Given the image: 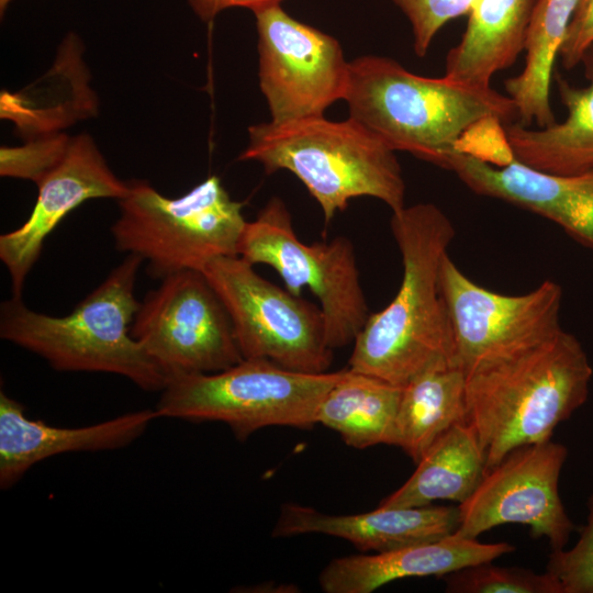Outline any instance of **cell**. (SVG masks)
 Returning <instances> with one entry per match:
<instances>
[{
  "mask_svg": "<svg viewBox=\"0 0 593 593\" xmlns=\"http://www.w3.org/2000/svg\"><path fill=\"white\" fill-rule=\"evenodd\" d=\"M390 226L402 258L401 283L392 301L369 315L353 343L348 368L404 387L428 369L456 365L439 284L455 228L432 203L392 212Z\"/></svg>",
  "mask_w": 593,
  "mask_h": 593,
  "instance_id": "cell-1",
  "label": "cell"
},
{
  "mask_svg": "<svg viewBox=\"0 0 593 593\" xmlns=\"http://www.w3.org/2000/svg\"><path fill=\"white\" fill-rule=\"evenodd\" d=\"M592 376L581 343L562 328L467 373V421L484 450L485 471L517 447L550 440L586 402Z\"/></svg>",
  "mask_w": 593,
  "mask_h": 593,
  "instance_id": "cell-2",
  "label": "cell"
},
{
  "mask_svg": "<svg viewBox=\"0 0 593 593\" xmlns=\"http://www.w3.org/2000/svg\"><path fill=\"white\" fill-rule=\"evenodd\" d=\"M344 100L349 116L392 150L439 167L477 123L495 119L506 125L517 116L512 99L492 87L418 76L392 58L376 55L349 63Z\"/></svg>",
  "mask_w": 593,
  "mask_h": 593,
  "instance_id": "cell-3",
  "label": "cell"
},
{
  "mask_svg": "<svg viewBox=\"0 0 593 593\" xmlns=\"http://www.w3.org/2000/svg\"><path fill=\"white\" fill-rule=\"evenodd\" d=\"M142 261L128 254L65 316L35 312L22 298L11 296L0 309L1 338L58 371L113 373L145 391H161L166 374L131 335L139 307L134 287Z\"/></svg>",
  "mask_w": 593,
  "mask_h": 593,
  "instance_id": "cell-4",
  "label": "cell"
},
{
  "mask_svg": "<svg viewBox=\"0 0 593 593\" xmlns=\"http://www.w3.org/2000/svg\"><path fill=\"white\" fill-rule=\"evenodd\" d=\"M240 160H255L267 174L292 172L320 204L324 220L358 197L384 202L392 212L405 206V182L395 152L353 118L324 115L248 127Z\"/></svg>",
  "mask_w": 593,
  "mask_h": 593,
  "instance_id": "cell-5",
  "label": "cell"
},
{
  "mask_svg": "<svg viewBox=\"0 0 593 593\" xmlns=\"http://www.w3.org/2000/svg\"><path fill=\"white\" fill-rule=\"evenodd\" d=\"M111 227L118 250L142 257L153 278L203 269L222 257L239 256L247 221L217 176L179 198H167L145 181L127 182Z\"/></svg>",
  "mask_w": 593,
  "mask_h": 593,
  "instance_id": "cell-6",
  "label": "cell"
},
{
  "mask_svg": "<svg viewBox=\"0 0 593 593\" xmlns=\"http://www.w3.org/2000/svg\"><path fill=\"white\" fill-rule=\"evenodd\" d=\"M342 373H305L268 359L243 358L217 372L168 379L155 411L158 417L224 423L239 440L268 426L310 429Z\"/></svg>",
  "mask_w": 593,
  "mask_h": 593,
  "instance_id": "cell-7",
  "label": "cell"
},
{
  "mask_svg": "<svg viewBox=\"0 0 593 593\" xmlns=\"http://www.w3.org/2000/svg\"><path fill=\"white\" fill-rule=\"evenodd\" d=\"M238 255L253 265L271 267L291 293L301 296L303 289L313 293L333 350L354 343L370 313L354 246L347 237L302 242L284 202L273 197L255 220L247 221Z\"/></svg>",
  "mask_w": 593,
  "mask_h": 593,
  "instance_id": "cell-8",
  "label": "cell"
},
{
  "mask_svg": "<svg viewBox=\"0 0 593 593\" xmlns=\"http://www.w3.org/2000/svg\"><path fill=\"white\" fill-rule=\"evenodd\" d=\"M202 272L228 312L243 358L327 372L333 349L320 306L266 280L240 256L217 258Z\"/></svg>",
  "mask_w": 593,
  "mask_h": 593,
  "instance_id": "cell-9",
  "label": "cell"
},
{
  "mask_svg": "<svg viewBox=\"0 0 593 593\" xmlns=\"http://www.w3.org/2000/svg\"><path fill=\"white\" fill-rule=\"evenodd\" d=\"M139 302L131 335L168 379L227 369L243 359L228 312L203 272L160 279Z\"/></svg>",
  "mask_w": 593,
  "mask_h": 593,
  "instance_id": "cell-10",
  "label": "cell"
},
{
  "mask_svg": "<svg viewBox=\"0 0 593 593\" xmlns=\"http://www.w3.org/2000/svg\"><path fill=\"white\" fill-rule=\"evenodd\" d=\"M439 284L451 325L455 361L465 374L533 347L561 329L562 289L552 280L524 294H502L472 281L447 254Z\"/></svg>",
  "mask_w": 593,
  "mask_h": 593,
  "instance_id": "cell-11",
  "label": "cell"
},
{
  "mask_svg": "<svg viewBox=\"0 0 593 593\" xmlns=\"http://www.w3.org/2000/svg\"><path fill=\"white\" fill-rule=\"evenodd\" d=\"M258 33V78L272 122L324 115L344 100L349 63L333 36L272 3L251 10Z\"/></svg>",
  "mask_w": 593,
  "mask_h": 593,
  "instance_id": "cell-12",
  "label": "cell"
},
{
  "mask_svg": "<svg viewBox=\"0 0 593 593\" xmlns=\"http://www.w3.org/2000/svg\"><path fill=\"white\" fill-rule=\"evenodd\" d=\"M568 448L552 439L511 450L486 470L468 500L458 505L457 532L468 538L505 524L529 527L551 551L566 548L575 526L559 494Z\"/></svg>",
  "mask_w": 593,
  "mask_h": 593,
  "instance_id": "cell-13",
  "label": "cell"
},
{
  "mask_svg": "<svg viewBox=\"0 0 593 593\" xmlns=\"http://www.w3.org/2000/svg\"><path fill=\"white\" fill-rule=\"evenodd\" d=\"M36 184L38 194L29 219L0 236V259L10 275L14 298H22L25 278L45 239L70 211L91 199L119 200L128 188L113 174L87 134L69 138L60 159Z\"/></svg>",
  "mask_w": 593,
  "mask_h": 593,
  "instance_id": "cell-14",
  "label": "cell"
},
{
  "mask_svg": "<svg viewBox=\"0 0 593 593\" xmlns=\"http://www.w3.org/2000/svg\"><path fill=\"white\" fill-rule=\"evenodd\" d=\"M443 168L473 192L537 213L593 248V170L556 175L515 158L499 166L458 149L448 155Z\"/></svg>",
  "mask_w": 593,
  "mask_h": 593,
  "instance_id": "cell-15",
  "label": "cell"
},
{
  "mask_svg": "<svg viewBox=\"0 0 593 593\" xmlns=\"http://www.w3.org/2000/svg\"><path fill=\"white\" fill-rule=\"evenodd\" d=\"M156 418V411L147 409L92 425L56 427L29 418L24 405L1 391L0 486L12 488L33 466L57 455L126 447Z\"/></svg>",
  "mask_w": 593,
  "mask_h": 593,
  "instance_id": "cell-16",
  "label": "cell"
},
{
  "mask_svg": "<svg viewBox=\"0 0 593 593\" xmlns=\"http://www.w3.org/2000/svg\"><path fill=\"white\" fill-rule=\"evenodd\" d=\"M458 506L382 507L361 514L331 515L295 503L281 506L273 537L323 534L350 541L361 551L385 552L457 532Z\"/></svg>",
  "mask_w": 593,
  "mask_h": 593,
  "instance_id": "cell-17",
  "label": "cell"
},
{
  "mask_svg": "<svg viewBox=\"0 0 593 593\" xmlns=\"http://www.w3.org/2000/svg\"><path fill=\"white\" fill-rule=\"evenodd\" d=\"M515 549L510 542L484 544L455 532L391 551L336 558L321 571L318 583L326 593H370L406 578H441L471 564L493 561Z\"/></svg>",
  "mask_w": 593,
  "mask_h": 593,
  "instance_id": "cell-18",
  "label": "cell"
},
{
  "mask_svg": "<svg viewBox=\"0 0 593 593\" xmlns=\"http://www.w3.org/2000/svg\"><path fill=\"white\" fill-rule=\"evenodd\" d=\"M589 85L575 88L557 76L561 102L568 111L561 123L535 130L506 124L507 143L516 160L556 175H579L593 170V45L583 56Z\"/></svg>",
  "mask_w": 593,
  "mask_h": 593,
  "instance_id": "cell-19",
  "label": "cell"
},
{
  "mask_svg": "<svg viewBox=\"0 0 593 593\" xmlns=\"http://www.w3.org/2000/svg\"><path fill=\"white\" fill-rule=\"evenodd\" d=\"M537 0H477L459 43L445 63L444 76L489 88L493 76L511 67L522 51Z\"/></svg>",
  "mask_w": 593,
  "mask_h": 593,
  "instance_id": "cell-20",
  "label": "cell"
},
{
  "mask_svg": "<svg viewBox=\"0 0 593 593\" xmlns=\"http://www.w3.org/2000/svg\"><path fill=\"white\" fill-rule=\"evenodd\" d=\"M485 473V454L468 421L445 432L417 462L412 475L384 497L382 507H414L448 500L463 503Z\"/></svg>",
  "mask_w": 593,
  "mask_h": 593,
  "instance_id": "cell-21",
  "label": "cell"
},
{
  "mask_svg": "<svg viewBox=\"0 0 593 593\" xmlns=\"http://www.w3.org/2000/svg\"><path fill=\"white\" fill-rule=\"evenodd\" d=\"M465 421V372L457 365L435 367L403 387L391 445L417 463L438 437Z\"/></svg>",
  "mask_w": 593,
  "mask_h": 593,
  "instance_id": "cell-22",
  "label": "cell"
},
{
  "mask_svg": "<svg viewBox=\"0 0 593 593\" xmlns=\"http://www.w3.org/2000/svg\"><path fill=\"white\" fill-rule=\"evenodd\" d=\"M402 389L347 367L322 399L316 424L335 430L353 448L391 445Z\"/></svg>",
  "mask_w": 593,
  "mask_h": 593,
  "instance_id": "cell-23",
  "label": "cell"
},
{
  "mask_svg": "<svg viewBox=\"0 0 593 593\" xmlns=\"http://www.w3.org/2000/svg\"><path fill=\"white\" fill-rule=\"evenodd\" d=\"M579 0H537L527 27L525 65L516 77L505 81L522 125L537 127L556 123L550 105V83L568 26Z\"/></svg>",
  "mask_w": 593,
  "mask_h": 593,
  "instance_id": "cell-24",
  "label": "cell"
},
{
  "mask_svg": "<svg viewBox=\"0 0 593 593\" xmlns=\"http://www.w3.org/2000/svg\"><path fill=\"white\" fill-rule=\"evenodd\" d=\"M441 579L448 593H563L548 571L537 573L521 567H500L492 561L471 564Z\"/></svg>",
  "mask_w": 593,
  "mask_h": 593,
  "instance_id": "cell-25",
  "label": "cell"
},
{
  "mask_svg": "<svg viewBox=\"0 0 593 593\" xmlns=\"http://www.w3.org/2000/svg\"><path fill=\"white\" fill-rule=\"evenodd\" d=\"M586 505V522L577 542L570 549L551 551L546 566L563 593H593V491Z\"/></svg>",
  "mask_w": 593,
  "mask_h": 593,
  "instance_id": "cell-26",
  "label": "cell"
},
{
  "mask_svg": "<svg viewBox=\"0 0 593 593\" xmlns=\"http://www.w3.org/2000/svg\"><path fill=\"white\" fill-rule=\"evenodd\" d=\"M409 19L414 51L424 57L435 35L450 20L468 14L477 0H392Z\"/></svg>",
  "mask_w": 593,
  "mask_h": 593,
  "instance_id": "cell-27",
  "label": "cell"
},
{
  "mask_svg": "<svg viewBox=\"0 0 593 593\" xmlns=\"http://www.w3.org/2000/svg\"><path fill=\"white\" fill-rule=\"evenodd\" d=\"M69 138H42L20 148H1V176L31 179L37 182L63 156Z\"/></svg>",
  "mask_w": 593,
  "mask_h": 593,
  "instance_id": "cell-28",
  "label": "cell"
},
{
  "mask_svg": "<svg viewBox=\"0 0 593 593\" xmlns=\"http://www.w3.org/2000/svg\"><path fill=\"white\" fill-rule=\"evenodd\" d=\"M593 45V0H579L559 56L566 69L574 68Z\"/></svg>",
  "mask_w": 593,
  "mask_h": 593,
  "instance_id": "cell-29",
  "label": "cell"
},
{
  "mask_svg": "<svg viewBox=\"0 0 593 593\" xmlns=\"http://www.w3.org/2000/svg\"><path fill=\"white\" fill-rule=\"evenodd\" d=\"M282 0H189L195 14L204 22L212 21L221 11L233 7H245L250 10L280 3Z\"/></svg>",
  "mask_w": 593,
  "mask_h": 593,
  "instance_id": "cell-30",
  "label": "cell"
},
{
  "mask_svg": "<svg viewBox=\"0 0 593 593\" xmlns=\"http://www.w3.org/2000/svg\"><path fill=\"white\" fill-rule=\"evenodd\" d=\"M9 2L10 0H0L1 10H3L8 5Z\"/></svg>",
  "mask_w": 593,
  "mask_h": 593,
  "instance_id": "cell-31",
  "label": "cell"
}]
</instances>
